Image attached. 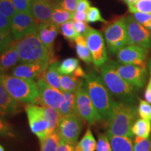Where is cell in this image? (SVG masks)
<instances>
[{"label": "cell", "mask_w": 151, "mask_h": 151, "mask_svg": "<svg viewBox=\"0 0 151 151\" xmlns=\"http://www.w3.org/2000/svg\"><path fill=\"white\" fill-rule=\"evenodd\" d=\"M22 63L50 64L57 60L54 52H50L41 42L37 33L28 35L22 39L13 41Z\"/></svg>", "instance_id": "1"}, {"label": "cell", "mask_w": 151, "mask_h": 151, "mask_svg": "<svg viewBox=\"0 0 151 151\" xmlns=\"http://www.w3.org/2000/svg\"><path fill=\"white\" fill-rule=\"evenodd\" d=\"M138 115V108L136 104L115 101L108 119V132L113 135L132 139V127L137 120Z\"/></svg>", "instance_id": "2"}, {"label": "cell", "mask_w": 151, "mask_h": 151, "mask_svg": "<svg viewBox=\"0 0 151 151\" xmlns=\"http://www.w3.org/2000/svg\"><path fill=\"white\" fill-rule=\"evenodd\" d=\"M100 76L111 94L120 101L136 104L138 88L126 82L118 74L113 60L107 61L100 67Z\"/></svg>", "instance_id": "3"}, {"label": "cell", "mask_w": 151, "mask_h": 151, "mask_svg": "<svg viewBox=\"0 0 151 151\" xmlns=\"http://www.w3.org/2000/svg\"><path fill=\"white\" fill-rule=\"evenodd\" d=\"M86 86L92 103L102 120H108L114 100L112 94L104 83L101 76L94 70L87 73Z\"/></svg>", "instance_id": "4"}, {"label": "cell", "mask_w": 151, "mask_h": 151, "mask_svg": "<svg viewBox=\"0 0 151 151\" xmlns=\"http://www.w3.org/2000/svg\"><path fill=\"white\" fill-rule=\"evenodd\" d=\"M0 81L9 94L18 102L27 104H41L39 88L35 80L0 73Z\"/></svg>", "instance_id": "5"}, {"label": "cell", "mask_w": 151, "mask_h": 151, "mask_svg": "<svg viewBox=\"0 0 151 151\" xmlns=\"http://www.w3.org/2000/svg\"><path fill=\"white\" fill-rule=\"evenodd\" d=\"M106 43L110 53L116 54L127 45V32L125 17L116 18L107 22L103 29Z\"/></svg>", "instance_id": "6"}, {"label": "cell", "mask_w": 151, "mask_h": 151, "mask_svg": "<svg viewBox=\"0 0 151 151\" xmlns=\"http://www.w3.org/2000/svg\"><path fill=\"white\" fill-rule=\"evenodd\" d=\"M74 94L75 113L77 115L90 125L102 120L90 99L83 79L81 81Z\"/></svg>", "instance_id": "7"}, {"label": "cell", "mask_w": 151, "mask_h": 151, "mask_svg": "<svg viewBox=\"0 0 151 151\" xmlns=\"http://www.w3.org/2000/svg\"><path fill=\"white\" fill-rule=\"evenodd\" d=\"M83 128L82 118L78 115L73 114L60 117L57 131L60 139L76 146Z\"/></svg>", "instance_id": "8"}, {"label": "cell", "mask_w": 151, "mask_h": 151, "mask_svg": "<svg viewBox=\"0 0 151 151\" xmlns=\"http://www.w3.org/2000/svg\"><path fill=\"white\" fill-rule=\"evenodd\" d=\"M84 37L91 52L92 62L95 67H101L108 61L106 48L102 34L89 27Z\"/></svg>", "instance_id": "9"}, {"label": "cell", "mask_w": 151, "mask_h": 151, "mask_svg": "<svg viewBox=\"0 0 151 151\" xmlns=\"http://www.w3.org/2000/svg\"><path fill=\"white\" fill-rule=\"evenodd\" d=\"M113 65L118 74L128 83L138 89L144 87L148 79L146 67L135 65H122L113 60Z\"/></svg>", "instance_id": "10"}, {"label": "cell", "mask_w": 151, "mask_h": 151, "mask_svg": "<svg viewBox=\"0 0 151 151\" xmlns=\"http://www.w3.org/2000/svg\"><path fill=\"white\" fill-rule=\"evenodd\" d=\"M127 32V45L151 48V30L138 22L133 16L125 17Z\"/></svg>", "instance_id": "11"}, {"label": "cell", "mask_w": 151, "mask_h": 151, "mask_svg": "<svg viewBox=\"0 0 151 151\" xmlns=\"http://www.w3.org/2000/svg\"><path fill=\"white\" fill-rule=\"evenodd\" d=\"M28 122L31 131L39 138V141L49 134L48 123L42 106L34 104H28L25 106Z\"/></svg>", "instance_id": "12"}, {"label": "cell", "mask_w": 151, "mask_h": 151, "mask_svg": "<svg viewBox=\"0 0 151 151\" xmlns=\"http://www.w3.org/2000/svg\"><path fill=\"white\" fill-rule=\"evenodd\" d=\"M38 22L30 13L17 12L11 19L10 29L15 40L37 32Z\"/></svg>", "instance_id": "13"}, {"label": "cell", "mask_w": 151, "mask_h": 151, "mask_svg": "<svg viewBox=\"0 0 151 151\" xmlns=\"http://www.w3.org/2000/svg\"><path fill=\"white\" fill-rule=\"evenodd\" d=\"M116 54L118 63L146 67L148 49L136 45H127L118 50Z\"/></svg>", "instance_id": "14"}, {"label": "cell", "mask_w": 151, "mask_h": 151, "mask_svg": "<svg viewBox=\"0 0 151 151\" xmlns=\"http://www.w3.org/2000/svg\"><path fill=\"white\" fill-rule=\"evenodd\" d=\"M37 86L40 96L41 104L59 111L63 102V92L50 86L43 78L37 79Z\"/></svg>", "instance_id": "15"}, {"label": "cell", "mask_w": 151, "mask_h": 151, "mask_svg": "<svg viewBox=\"0 0 151 151\" xmlns=\"http://www.w3.org/2000/svg\"><path fill=\"white\" fill-rule=\"evenodd\" d=\"M49 65L42 63H21L12 69L11 73L12 76L18 78L35 80L43 78Z\"/></svg>", "instance_id": "16"}, {"label": "cell", "mask_w": 151, "mask_h": 151, "mask_svg": "<svg viewBox=\"0 0 151 151\" xmlns=\"http://www.w3.org/2000/svg\"><path fill=\"white\" fill-rule=\"evenodd\" d=\"M55 5L50 0H31L30 14L38 22H51Z\"/></svg>", "instance_id": "17"}, {"label": "cell", "mask_w": 151, "mask_h": 151, "mask_svg": "<svg viewBox=\"0 0 151 151\" xmlns=\"http://www.w3.org/2000/svg\"><path fill=\"white\" fill-rule=\"evenodd\" d=\"M20 102L14 99L0 81V116H14L21 111Z\"/></svg>", "instance_id": "18"}, {"label": "cell", "mask_w": 151, "mask_h": 151, "mask_svg": "<svg viewBox=\"0 0 151 151\" xmlns=\"http://www.w3.org/2000/svg\"><path fill=\"white\" fill-rule=\"evenodd\" d=\"M59 32V27L51 22H43L38 26L37 35L43 44L50 52H53L55 40Z\"/></svg>", "instance_id": "19"}, {"label": "cell", "mask_w": 151, "mask_h": 151, "mask_svg": "<svg viewBox=\"0 0 151 151\" xmlns=\"http://www.w3.org/2000/svg\"><path fill=\"white\" fill-rule=\"evenodd\" d=\"M19 62L18 52L11 43L8 48L0 53V73H6L14 69Z\"/></svg>", "instance_id": "20"}, {"label": "cell", "mask_w": 151, "mask_h": 151, "mask_svg": "<svg viewBox=\"0 0 151 151\" xmlns=\"http://www.w3.org/2000/svg\"><path fill=\"white\" fill-rule=\"evenodd\" d=\"M113 151H134L132 139L126 137L113 135L107 131Z\"/></svg>", "instance_id": "21"}, {"label": "cell", "mask_w": 151, "mask_h": 151, "mask_svg": "<svg viewBox=\"0 0 151 151\" xmlns=\"http://www.w3.org/2000/svg\"><path fill=\"white\" fill-rule=\"evenodd\" d=\"M60 63V62L55 61L50 64L45 71L43 78L50 86L60 90V73L58 69Z\"/></svg>", "instance_id": "22"}, {"label": "cell", "mask_w": 151, "mask_h": 151, "mask_svg": "<svg viewBox=\"0 0 151 151\" xmlns=\"http://www.w3.org/2000/svg\"><path fill=\"white\" fill-rule=\"evenodd\" d=\"M76 54L79 59L83 61L87 65H90L92 62L91 52L88 46L86 39L84 36L79 35L75 40Z\"/></svg>", "instance_id": "23"}, {"label": "cell", "mask_w": 151, "mask_h": 151, "mask_svg": "<svg viewBox=\"0 0 151 151\" xmlns=\"http://www.w3.org/2000/svg\"><path fill=\"white\" fill-rule=\"evenodd\" d=\"M133 135L137 137L148 138L151 133V121L146 119H137L132 127Z\"/></svg>", "instance_id": "24"}, {"label": "cell", "mask_w": 151, "mask_h": 151, "mask_svg": "<svg viewBox=\"0 0 151 151\" xmlns=\"http://www.w3.org/2000/svg\"><path fill=\"white\" fill-rule=\"evenodd\" d=\"M64 100L58 112L60 117H65L75 113V94L74 92H63Z\"/></svg>", "instance_id": "25"}, {"label": "cell", "mask_w": 151, "mask_h": 151, "mask_svg": "<svg viewBox=\"0 0 151 151\" xmlns=\"http://www.w3.org/2000/svg\"><path fill=\"white\" fill-rule=\"evenodd\" d=\"M96 142L90 128H88L81 140L75 146V151H94Z\"/></svg>", "instance_id": "26"}, {"label": "cell", "mask_w": 151, "mask_h": 151, "mask_svg": "<svg viewBox=\"0 0 151 151\" xmlns=\"http://www.w3.org/2000/svg\"><path fill=\"white\" fill-rule=\"evenodd\" d=\"M74 14V12H71L59 5H56L52 14L51 22L60 27L65 22L73 19Z\"/></svg>", "instance_id": "27"}, {"label": "cell", "mask_w": 151, "mask_h": 151, "mask_svg": "<svg viewBox=\"0 0 151 151\" xmlns=\"http://www.w3.org/2000/svg\"><path fill=\"white\" fill-rule=\"evenodd\" d=\"M82 78H78L74 75H60V90L62 92H75Z\"/></svg>", "instance_id": "28"}, {"label": "cell", "mask_w": 151, "mask_h": 151, "mask_svg": "<svg viewBox=\"0 0 151 151\" xmlns=\"http://www.w3.org/2000/svg\"><path fill=\"white\" fill-rule=\"evenodd\" d=\"M60 139H61L57 130L49 134L44 139L40 141V151H56Z\"/></svg>", "instance_id": "29"}, {"label": "cell", "mask_w": 151, "mask_h": 151, "mask_svg": "<svg viewBox=\"0 0 151 151\" xmlns=\"http://www.w3.org/2000/svg\"><path fill=\"white\" fill-rule=\"evenodd\" d=\"M43 110L44 111L45 116L48 121V127H49V134H51L52 132L56 131L58 128V124L59 120L60 118V113L55 109L50 108L46 106L41 105Z\"/></svg>", "instance_id": "30"}, {"label": "cell", "mask_w": 151, "mask_h": 151, "mask_svg": "<svg viewBox=\"0 0 151 151\" xmlns=\"http://www.w3.org/2000/svg\"><path fill=\"white\" fill-rule=\"evenodd\" d=\"M79 66L78 60L73 58H69L60 62L59 71L62 75H71Z\"/></svg>", "instance_id": "31"}, {"label": "cell", "mask_w": 151, "mask_h": 151, "mask_svg": "<svg viewBox=\"0 0 151 151\" xmlns=\"http://www.w3.org/2000/svg\"><path fill=\"white\" fill-rule=\"evenodd\" d=\"M60 29H61V32L63 37L71 43L74 42L76 38L79 36L73 27V20H72L62 24L60 26Z\"/></svg>", "instance_id": "32"}, {"label": "cell", "mask_w": 151, "mask_h": 151, "mask_svg": "<svg viewBox=\"0 0 151 151\" xmlns=\"http://www.w3.org/2000/svg\"><path fill=\"white\" fill-rule=\"evenodd\" d=\"M128 7L132 14L135 12L151 14V0H138L137 3Z\"/></svg>", "instance_id": "33"}, {"label": "cell", "mask_w": 151, "mask_h": 151, "mask_svg": "<svg viewBox=\"0 0 151 151\" xmlns=\"http://www.w3.org/2000/svg\"><path fill=\"white\" fill-rule=\"evenodd\" d=\"M0 13L9 18H12L17 13L12 0H0Z\"/></svg>", "instance_id": "34"}, {"label": "cell", "mask_w": 151, "mask_h": 151, "mask_svg": "<svg viewBox=\"0 0 151 151\" xmlns=\"http://www.w3.org/2000/svg\"><path fill=\"white\" fill-rule=\"evenodd\" d=\"M133 148L134 151H151V138L135 137Z\"/></svg>", "instance_id": "35"}, {"label": "cell", "mask_w": 151, "mask_h": 151, "mask_svg": "<svg viewBox=\"0 0 151 151\" xmlns=\"http://www.w3.org/2000/svg\"><path fill=\"white\" fill-rule=\"evenodd\" d=\"M96 22H101L106 24L108 22L101 16L99 9L96 7L90 6L87 11V22L92 23Z\"/></svg>", "instance_id": "36"}, {"label": "cell", "mask_w": 151, "mask_h": 151, "mask_svg": "<svg viewBox=\"0 0 151 151\" xmlns=\"http://www.w3.org/2000/svg\"><path fill=\"white\" fill-rule=\"evenodd\" d=\"M138 114L141 118L151 121V104L145 100L139 99Z\"/></svg>", "instance_id": "37"}, {"label": "cell", "mask_w": 151, "mask_h": 151, "mask_svg": "<svg viewBox=\"0 0 151 151\" xmlns=\"http://www.w3.org/2000/svg\"><path fill=\"white\" fill-rule=\"evenodd\" d=\"M96 151H113L107 134H99L96 145Z\"/></svg>", "instance_id": "38"}, {"label": "cell", "mask_w": 151, "mask_h": 151, "mask_svg": "<svg viewBox=\"0 0 151 151\" xmlns=\"http://www.w3.org/2000/svg\"><path fill=\"white\" fill-rule=\"evenodd\" d=\"M0 137H16L14 129L12 125L3 118V116H0Z\"/></svg>", "instance_id": "39"}, {"label": "cell", "mask_w": 151, "mask_h": 151, "mask_svg": "<svg viewBox=\"0 0 151 151\" xmlns=\"http://www.w3.org/2000/svg\"><path fill=\"white\" fill-rule=\"evenodd\" d=\"M13 41L11 31H0V50L1 51L8 48Z\"/></svg>", "instance_id": "40"}, {"label": "cell", "mask_w": 151, "mask_h": 151, "mask_svg": "<svg viewBox=\"0 0 151 151\" xmlns=\"http://www.w3.org/2000/svg\"><path fill=\"white\" fill-rule=\"evenodd\" d=\"M17 12L30 13L31 0H12Z\"/></svg>", "instance_id": "41"}, {"label": "cell", "mask_w": 151, "mask_h": 151, "mask_svg": "<svg viewBox=\"0 0 151 151\" xmlns=\"http://www.w3.org/2000/svg\"><path fill=\"white\" fill-rule=\"evenodd\" d=\"M133 17L138 22L142 24L145 27H148L151 21V14H146V13L135 12L133 13Z\"/></svg>", "instance_id": "42"}, {"label": "cell", "mask_w": 151, "mask_h": 151, "mask_svg": "<svg viewBox=\"0 0 151 151\" xmlns=\"http://www.w3.org/2000/svg\"><path fill=\"white\" fill-rule=\"evenodd\" d=\"M78 2V0H62V1L60 2L58 5L66 10L71 11V12H75L76 10Z\"/></svg>", "instance_id": "43"}, {"label": "cell", "mask_w": 151, "mask_h": 151, "mask_svg": "<svg viewBox=\"0 0 151 151\" xmlns=\"http://www.w3.org/2000/svg\"><path fill=\"white\" fill-rule=\"evenodd\" d=\"M73 27L78 35L84 36L86 35V32L88 31L89 26L87 24V22H80L74 21L73 20Z\"/></svg>", "instance_id": "44"}, {"label": "cell", "mask_w": 151, "mask_h": 151, "mask_svg": "<svg viewBox=\"0 0 151 151\" xmlns=\"http://www.w3.org/2000/svg\"><path fill=\"white\" fill-rule=\"evenodd\" d=\"M11 19L0 13V31H11Z\"/></svg>", "instance_id": "45"}, {"label": "cell", "mask_w": 151, "mask_h": 151, "mask_svg": "<svg viewBox=\"0 0 151 151\" xmlns=\"http://www.w3.org/2000/svg\"><path fill=\"white\" fill-rule=\"evenodd\" d=\"M74 146V145L60 139V142L56 151H75Z\"/></svg>", "instance_id": "46"}, {"label": "cell", "mask_w": 151, "mask_h": 151, "mask_svg": "<svg viewBox=\"0 0 151 151\" xmlns=\"http://www.w3.org/2000/svg\"><path fill=\"white\" fill-rule=\"evenodd\" d=\"M90 7V3L88 0H78L76 11H81V12H87Z\"/></svg>", "instance_id": "47"}, {"label": "cell", "mask_w": 151, "mask_h": 151, "mask_svg": "<svg viewBox=\"0 0 151 151\" xmlns=\"http://www.w3.org/2000/svg\"><path fill=\"white\" fill-rule=\"evenodd\" d=\"M74 21L87 22V12H81V11H76L74 14L73 19Z\"/></svg>", "instance_id": "48"}, {"label": "cell", "mask_w": 151, "mask_h": 151, "mask_svg": "<svg viewBox=\"0 0 151 151\" xmlns=\"http://www.w3.org/2000/svg\"><path fill=\"white\" fill-rule=\"evenodd\" d=\"M72 74L74 75L76 77H77V78H82V79L86 78V76H87V73L85 72V71H83V69L81 68L80 65L77 67V69H76V70L74 71V72H73Z\"/></svg>", "instance_id": "49"}, {"label": "cell", "mask_w": 151, "mask_h": 151, "mask_svg": "<svg viewBox=\"0 0 151 151\" xmlns=\"http://www.w3.org/2000/svg\"><path fill=\"white\" fill-rule=\"evenodd\" d=\"M144 97L145 99H146V101H148V103L151 104V85L150 82L148 83L146 88Z\"/></svg>", "instance_id": "50"}, {"label": "cell", "mask_w": 151, "mask_h": 151, "mask_svg": "<svg viewBox=\"0 0 151 151\" xmlns=\"http://www.w3.org/2000/svg\"><path fill=\"white\" fill-rule=\"evenodd\" d=\"M124 2H125L128 5V6H132L133 4H134L135 3H137V1L138 0H124Z\"/></svg>", "instance_id": "51"}, {"label": "cell", "mask_w": 151, "mask_h": 151, "mask_svg": "<svg viewBox=\"0 0 151 151\" xmlns=\"http://www.w3.org/2000/svg\"><path fill=\"white\" fill-rule=\"evenodd\" d=\"M148 69H149V71H150V81H149V82L150 83V85H151V58L150 59L148 60Z\"/></svg>", "instance_id": "52"}, {"label": "cell", "mask_w": 151, "mask_h": 151, "mask_svg": "<svg viewBox=\"0 0 151 151\" xmlns=\"http://www.w3.org/2000/svg\"><path fill=\"white\" fill-rule=\"evenodd\" d=\"M0 151H5L4 148L1 145H0Z\"/></svg>", "instance_id": "53"}, {"label": "cell", "mask_w": 151, "mask_h": 151, "mask_svg": "<svg viewBox=\"0 0 151 151\" xmlns=\"http://www.w3.org/2000/svg\"><path fill=\"white\" fill-rule=\"evenodd\" d=\"M147 28H148V29H150V30H151V21H150V23H149V25L148 26V27H147Z\"/></svg>", "instance_id": "54"}, {"label": "cell", "mask_w": 151, "mask_h": 151, "mask_svg": "<svg viewBox=\"0 0 151 151\" xmlns=\"http://www.w3.org/2000/svg\"><path fill=\"white\" fill-rule=\"evenodd\" d=\"M1 52H2V51H1V50H0V53H1Z\"/></svg>", "instance_id": "55"}, {"label": "cell", "mask_w": 151, "mask_h": 151, "mask_svg": "<svg viewBox=\"0 0 151 151\" xmlns=\"http://www.w3.org/2000/svg\"><path fill=\"white\" fill-rule=\"evenodd\" d=\"M55 1H58V0H55Z\"/></svg>", "instance_id": "56"}]
</instances>
